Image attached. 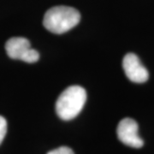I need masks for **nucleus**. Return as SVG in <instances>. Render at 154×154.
<instances>
[{
	"mask_svg": "<svg viewBox=\"0 0 154 154\" xmlns=\"http://www.w3.org/2000/svg\"><path fill=\"white\" fill-rule=\"evenodd\" d=\"M80 20L81 15L75 8L69 6H55L46 11L43 24L50 32L61 34L75 27Z\"/></svg>",
	"mask_w": 154,
	"mask_h": 154,
	"instance_id": "f257e3e1",
	"label": "nucleus"
},
{
	"mask_svg": "<svg viewBox=\"0 0 154 154\" xmlns=\"http://www.w3.org/2000/svg\"><path fill=\"white\" fill-rule=\"evenodd\" d=\"M87 100L86 90L80 86L66 88L56 103L57 114L61 119L69 121L80 114Z\"/></svg>",
	"mask_w": 154,
	"mask_h": 154,
	"instance_id": "f03ea898",
	"label": "nucleus"
},
{
	"mask_svg": "<svg viewBox=\"0 0 154 154\" xmlns=\"http://www.w3.org/2000/svg\"><path fill=\"white\" fill-rule=\"evenodd\" d=\"M5 50L8 56L12 59H17L33 63L38 60L39 54L36 50L31 48L29 40L22 37L10 38L5 44Z\"/></svg>",
	"mask_w": 154,
	"mask_h": 154,
	"instance_id": "7ed1b4c3",
	"label": "nucleus"
},
{
	"mask_svg": "<svg viewBox=\"0 0 154 154\" xmlns=\"http://www.w3.org/2000/svg\"><path fill=\"white\" fill-rule=\"evenodd\" d=\"M116 133L118 139L124 145L134 148L143 146V140L139 135V126L132 118L122 119L117 126Z\"/></svg>",
	"mask_w": 154,
	"mask_h": 154,
	"instance_id": "20e7f679",
	"label": "nucleus"
},
{
	"mask_svg": "<svg viewBox=\"0 0 154 154\" xmlns=\"http://www.w3.org/2000/svg\"><path fill=\"white\" fill-rule=\"evenodd\" d=\"M122 67L127 77L135 83L146 82L149 78L147 69L134 53H128L122 60Z\"/></svg>",
	"mask_w": 154,
	"mask_h": 154,
	"instance_id": "39448f33",
	"label": "nucleus"
},
{
	"mask_svg": "<svg viewBox=\"0 0 154 154\" xmlns=\"http://www.w3.org/2000/svg\"><path fill=\"white\" fill-rule=\"evenodd\" d=\"M7 133V122L5 118L0 116V144L4 140Z\"/></svg>",
	"mask_w": 154,
	"mask_h": 154,
	"instance_id": "423d86ee",
	"label": "nucleus"
},
{
	"mask_svg": "<svg viewBox=\"0 0 154 154\" xmlns=\"http://www.w3.org/2000/svg\"><path fill=\"white\" fill-rule=\"evenodd\" d=\"M47 154H75L73 150L68 146H60L58 148L50 151Z\"/></svg>",
	"mask_w": 154,
	"mask_h": 154,
	"instance_id": "0eeeda50",
	"label": "nucleus"
}]
</instances>
